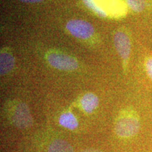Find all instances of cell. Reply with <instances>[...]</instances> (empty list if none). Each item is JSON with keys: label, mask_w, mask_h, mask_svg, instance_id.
Segmentation results:
<instances>
[{"label": "cell", "mask_w": 152, "mask_h": 152, "mask_svg": "<svg viewBox=\"0 0 152 152\" xmlns=\"http://www.w3.org/2000/svg\"><path fill=\"white\" fill-rule=\"evenodd\" d=\"M140 127V119L136 112L127 109L118 118L115 123V132L121 137H130L138 132Z\"/></svg>", "instance_id": "1"}, {"label": "cell", "mask_w": 152, "mask_h": 152, "mask_svg": "<svg viewBox=\"0 0 152 152\" xmlns=\"http://www.w3.org/2000/svg\"><path fill=\"white\" fill-rule=\"evenodd\" d=\"M9 116L12 123L20 128H28L33 123L29 109L26 104L22 102H18L11 108Z\"/></svg>", "instance_id": "2"}, {"label": "cell", "mask_w": 152, "mask_h": 152, "mask_svg": "<svg viewBox=\"0 0 152 152\" xmlns=\"http://www.w3.org/2000/svg\"><path fill=\"white\" fill-rule=\"evenodd\" d=\"M47 59L52 67L61 71H73L78 66L75 58L61 52L49 53L47 56Z\"/></svg>", "instance_id": "3"}, {"label": "cell", "mask_w": 152, "mask_h": 152, "mask_svg": "<svg viewBox=\"0 0 152 152\" xmlns=\"http://www.w3.org/2000/svg\"><path fill=\"white\" fill-rule=\"evenodd\" d=\"M66 29L74 37L87 39L94 33V28L89 22L81 19H73L66 23Z\"/></svg>", "instance_id": "4"}, {"label": "cell", "mask_w": 152, "mask_h": 152, "mask_svg": "<svg viewBox=\"0 0 152 152\" xmlns=\"http://www.w3.org/2000/svg\"><path fill=\"white\" fill-rule=\"evenodd\" d=\"M114 45L118 53L126 64L130 54L131 44L130 38L123 31H117L113 37Z\"/></svg>", "instance_id": "5"}, {"label": "cell", "mask_w": 152, "mask_h": 152, "mask_svg": "<svg viewBox=\"0 0 152 152\" xmlns=\"http://www.w3.org/2000/svg\"><path fill=\"white\" fill-rule=\"evenodd\" d=\"M15 64L14 58L13 55L9 52H1L0 55V71L1 75H4L14 68Z\"/></svg>", "instance_id": "6"}, {"label": "cell", "mask_w": 152, "mask_h": 152, "mask_svg": "<svg viewBox=\"0 0 152 152\" xmlns=\"http://www.w3.org/2000/svg\"><path fill=\"white\" fill-rule=\"evenodd\" d=\"M82 108L87 113H91L97 107L99 104L98 97L93 93H87L80 100Z\"/></svg>", "instance_id": "7"}, {"label": "cell", "mask_w": 152, "mask_h": 152, "mask_svg": "<svg viewBox=\"0 0 152 152\" xmlns=\"http://www.w3.org/2000/svg\"><path fill=\"white\" fill-rule=\"evenodd\" d=\"M58 122L60 125L69 130H74L78 125L77 120L71 112H65L60 115Z\"/></svg>", "instance_id": "8"}, {"label": "cell", "mask_w": 152, "mask_h": 152, "mask_svg": "<svg viewBox=\"0 0 152 152\" xmlns=\"http://www.w3.org/2000/svg\"><path fill=\"white\" fill-rule=\"evenodd\" d=\"M48 152H74L68 142L63 140H56L49 144Z\"/></svg>", "instance_id": "9"}, {"label": "cell", "mask_w": 152, "mask_h": 152, "mask_svg": "<svg viewBox=\"0 0 152 152\" xmlns=\"http://www.w3.org/2000/svg\"><path fill=\"white\" fill-rule=\"evenodd\" d=\"M83 2L89 9H90L92 11H94L98 16L102 17V18H104V17L106 16L105 11L103 9H101L99 7H98L96 4V3L94 2V0H83Z\"/></svg>", "instance_id": "10"}, {"label": "cell", "mask_w": 152, "mask_h": 152, "mask_svg": "<svg viewBox=\"0 0 152 152\" xmlns=\"http://www.w3.org/2000/svg\"><path fill=\"white\" fill-rule=\"evenodd\" d=\"M130 9L135 12H141L145 8L146 3L144 0H126Z\"/></svg>", "instance_id": "11"}, {"label": "cell", "mask_w": 152, "mask_h": 152, "mask_svg": "<svg viewBox=\"0 0 152 152\" xmlns=\"http://www.w3.org/2000/svg\"><path fill=\"white\" fill-rule=\"evenodd\" d=\"M145 68L148 75L152 80V57H149L147 58L145 62Z\"/></svg>", "instance_id": "12"}, {"label": "cell", "mask_w": 152, "mask_h": 152, "mask_svg": "<svg viewBox=\"0 0 152 152\" xmlns=\"http://www.w3.org/2000/svg\"><path fill=\"white\" fill-rule=\"evenodd\" d=\"M20 1H23V2H27V3H36V2H39V1H42V0H20Z\"/></svg>", "instance_id": "13"}, {"label": "cell", "mask_w": 152, "mask_h": 152, "mask_svg": "<svg viewBox=\"0 0 152 152\" xmlns=\"http://www.w3.org/2000/svg\"><path fill=\"white\" fill-rule=\"evenodd\" d=\"M80 152H102L101 151H99L97 149H85L83 150Z\"/></svg>", "instance_id": "14"}]
</instances>
